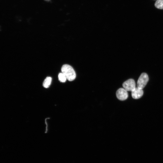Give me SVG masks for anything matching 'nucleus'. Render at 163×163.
Masks as SVG:
<instances>
[{"instance_id":"obj_9","label":"nucleus","mask_w":163,"mask_h":163,"mask_svg":"<svg viewBox=\"0 0 163 163\" xmlns=\"http://www.w3.org/2000/svg\"><path fill=\"white\" fill-rule=\"evenodd\" d=\"M45 1H50V0H45Z\"/></svg>"},{"instance_id":"obj_6","label":"nucleus","mask_w":163,"mask_h":163,"mask_svg":"<svg viewBox=\"0 0 163 163\" xmlns=\"http://www.w3.org/2000/svg\"><path fill=\"white\" fill-rule=\"evenodd\" d=\"M52 80L51 77H48L44 80L43 83V86L46 88H48L51 85Z\"/></svg>"},{"instance_id":"obj_5","label":"nucleus","mask_w":163,"mask_h":163,"mask_svg":"<svg viewBox=\"0 0 163 163\" xmlns=\"http://www.w3.org/2000/svg\"><path fill=\"white\" fill-rule=\"evenodd\" d=\"M143 94L144 91L143 89H140L137 87L132 92V97L134 99H138L141 98Z\"/></svg>"},{"instance_id":"obj_8","label":"nucleus","mask_w":163,"mask_h":163,"mask_svg":"<svg viewBox=\"0 0 163 163\" xmlns=\"http://www.w3.org/2000/svg\"><path fill=\"white\" fill-rule=\"evenodd\" d=\"M59 80L61 82L64 83L67 80L66 77L62 73H60L58 75Z\"/></svg>"},{"instance_id":"obj_2","label":"nucleus","mask_w":163,"mask_h":163,"mask_svg":"<svg viewBox=\"0 0 163 163\" xmlns=\"http://www.w3.org/2000/svg\"><path fill=\"white\" fill-rule=\"evenodd\" d=\"M149 80L148 75L145 73H142L139 77L137 83V87L141 89L146 86Z\"/></svg>"},{"instance_id":"obj_3","label":"nucleus","mask_w":163,"mask_h":163,"mask_svg":"<svg viewBox=\"0 0 163 163\" xmlns=\"http://www.w3.org/2000/svg\"><path fill=\"white\" fill-rule=\"evenodd\" d=\"M122 86L127 91L132 92L136 88L135 82L133 79H130L124 82Z\"/></svg>"},{"instance_id":"obj_4","label":"nucleus","mask_w":163,"mask_h":163,"mask_svg":"<svg viewBox=\"0 0 163 163\" xmlns=\"http://www.w3.org/2000/svg\"><path fill=\"white\" fill-rule=\"evenodd\" d=\"M127 92L124 88L119 89L116 93L117 98L121 101H124L127 100L128 96Z\"/></svg>"},{"instance_id":"obj_7","label":"nucleus","mask_w":163,"mask_h":163,"mask_svg":"<svg viewBox=\"0 0 163 163\" xmlns=\"http://www.w3.org/2000/svg\"><path fill=\"white\" fill-rule=\"evenodd\" d=\"M155 6L158 9L163 10V0H157Z\"/></svg>"},{"instance_id":"obj_1","label":"nucleus","mask_w":163,"mask_h":163,"mask_svg":"<svg viewBox=\"0 0 163 163\" xmlns=\"http://www.w3.org/2000/svg\"><path fill=\"white\" fill-rule=\"evenodd\" d=\"M62 73L67 77V79L70 81L74 80L76 78V74L73 68L68 64L63 65L61 68Z\"/></svg>"}]
</instances>
